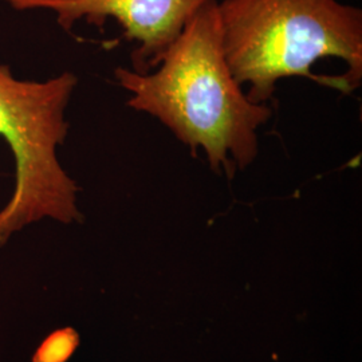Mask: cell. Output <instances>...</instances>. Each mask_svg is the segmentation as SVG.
Here are the masks:
<instances>
[{
	"mask_svg": "<svg viewBox=\"0 0 362 362\" xmlns=\"http://www.w3.org/2000/svg\"><path fill=\"white\" fill-rule=\"evenodd\" d=\"M13 8L47 10L57 15L58 25L70 30L86 21L103 27L115 19L124 37L136 42L132 52L133 70L151 73L160 65L164 52L176 40L194 13L218 0H6Z\"/></svg>",
	"mask_w": 362,
	"mask_h": 362,
	"instance_id": "277c9868",
	"label": "cell"
},
{
	"mask_svg": "<svg viewBox=\"0 0 362 362\" xmlns=\"http://www.w3.org/2000/svg\"><path fill=\"white\" fill-rule=\"evenodd\" d=\"M115 74L132 94V109L157 118L194 157L202 149L215 173L224 170L233 179L258 157V129L272 109L251 103L233 77L223 50L218 1L194 13L153 73L118 67Z\"/></svg>",
	"mask_w": 362,
	"mask_h": 362,
	"instance_id": "6da1fadb",
	"label": "cell"
},
{
	"mask_svg": "<svg viewBox=\"0 0 362 362\" xmlns=\"http://www.w3.org/2000/svg\"><path fill=\"white\" fill-rule=\"evenodd\" d=\"M77 77L62 73L45 82L19 81L0 65V137L15 158V189L0 211V247L43 218L81 221L78 187L58 161L67 137L65 110Z\"/></svg>",
	"mask_w": 362,
	"mask_h": 362,
	"instance_id": "3957f363",
	"label": "cell"
},
{
	"mask_svg": "<svg viewBox=\"0 0 362 362\" xmlns=\"http://www.w3.org/2000/svg\"><path fill=\"white\" fill-rule=\"evenodd\" d=\"M224 57L247 98L269 104L278 81L310 78L344 93L362 81V11L338 0L218 1Z\"/></svg>",
	"mask_w": 362,
	"mask_h": 362,
	"instance_id": "7a4b0ae2",
	"label": "cell"
}]
</instances>
